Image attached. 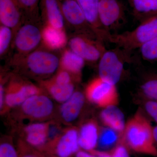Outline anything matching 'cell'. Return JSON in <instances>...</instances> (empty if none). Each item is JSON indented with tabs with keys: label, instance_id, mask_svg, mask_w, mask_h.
Wrapping results in <instances>:
<instances>
[{
	"label": "cell",
	"instance_id": "obj_15",
	"mask_svg": "<svg viewBox=\"0 0 157 157\" xmlns=\"http://www.w3.org/2000/svg\"><path fill=\"white\" fill-rule=\"evenodd\" d=\"M68 42L65 29L55 28L44 24L42 28V46L48 50L56 51L64 48Z\"/></svg>",
	"mask_w": 157,
	"mask_h": 157
},
{
	"label": "cell",
	"instance_id": "obj_6",
	"mask_svg": "<svg viewBox=\"0 0 157 157\" xmlns=\"http://www.w3.org/2000/svg\"><path fill=\"white\" fill-rule=\"evenodd\" d=\"M69 48L85 62L99 61L107 50L104 42L86 34L74 33L68 40Z\"/></svg>",
	"mask_w": 157,
	"mask_h": 157
},
{
	"label": "cell",
	"instance_id": "obj_20",
	"mask_svg": "<svg viewBox=\"0 0 157 157\" xmlns=\"http://www.w3.org/2000/svg\"><path fill=\"white\" fill-rule=\"evenodd\" d=\"M40 83L51 97L59 103H63L67 101L75 92L73 82L67 84H58L50 79L42 80Z\"/></svg>",
	"mask_w": 157,
	"mask_h": 157
},
{
	"label": "cell",
	"instance_id": "obj_30",
	"mask_svg": "<svg viewBox=\"0 0 157 157\" xmlns=\"http://www.w3.org/2000/svg\"><path fill=\"white\" fill-rule=\"evenodd\" d=\"M73 78L70 73L60 69L54 77L51 79L58 84H67L73 82Z\"/></svg>",
	"mask_w": 157,
	"mask_h": 157
},
{
	"label": "cell",
	"instance_id": "obj_14",
	"mask_svg": "<svg viewBox=\"0 0 157 157\" xmlns=\"http://www.w3.org/2000/svg\"><path fill=\"white\" fill-rule=\"evenodd\" d=\"M40 14L44 24L65 29V21L59 0H40Z\"/></svg>",
	"mask_w": 157,
	"mask_h": 157
},
{
	"label": "cell",
	"instance_id": "obj_27",
	"mask_svg": "<svg viewBox=\"0 0 157 157\" xmlns=\"http://www.w3.org/2000/svg\"><path fill=\"white\" fill-rule=\"evenodd\" d=\"M139 49L144 59L151 61L157 60V38L144 43Z\"/></svg>",
	"mask_w": 157,
	"mask_h": 157
},
{
	"label": "cell",
	"instance_id": "obj_21",
	"mask_svg": "<svg viewBox=\"0 0 157 157\" xmlns=\"http://www.w3.org/2000/svg\"><path fill=\"white\" fill-rule=\"evenodd\" d=\"M98 133L95 123L89 121L84 124L78 134L79 147L85 150L92 151L98 142Z\"/></svg>",
	"mask_w": 157,
	"mask_h": 157
},
{
	"label": "cell",
	"instance_id": "obj_13",
	"mask_svg": "<svg viewBox=\"0 0 157 157\" xmlns=\"http://www.w3.org/2000/svg\"><path fill=\"white\" fill-rule=\"evenodd\" d=\"M23 20V14L17 0H0L1 25L11 29L14 35Z\"/></svg>",
	"mask_w": 157,
	"mask_h": 157
},
{
	"label": "cell",
	"instance_id": "obj_7",
	"mask_svg": "<svg viewBox=\"0 0 157 157\" xmlns=\"http://www.w3.org/2000/svg\"><path fill=\"white\" fill-rule=\"evenodd\" d=\"M86 95L90 101L100 107H107L117 104L118 98L115 85L99 76L88 85Z\"/></svg>",
	"mask_w": 157,
	"mask_h": 157
},
{
	"label": "cell",
	"instance_id": "obj_12",
	"mask_svg": "<svg viewBox=\"0 0 157 157\" xmlns=\"http://www.w3.org/2000/svg\"><path fill=\"white\" fill-rule=\"evenodd\" d=\"M85 17L98 39L102 42H107L110 33L103 29L99 18L100 0H76Z\"/></svg>",
	"mask_w": 157,
	"mask_h": 157
},
{
	"label": "cell",
	"instance_id": "obj_33",
	"mask_svg": "<svg viewBox=\"0 0 157 157\" xmlns=\"http://www.w3.org/2000/svg\"><path fill=\"white\" fill-rule=\"evenodd\" d=\"M111 157H130L127 148L123 145H119L114 149Z\"/></svg>",
	"mask_w": 157,
	"mask_h": 157
},
{
	"label": "cell",
	"instance_id": "obj_19",
	"mask_svg": "<svg viewBox=\"0 0 157 157\" xmlns=\"http://www.w3.org/2000/svg\"><path fill=\"white\" fill-rule=\"evenodd\" d=\"M48 124L38 122L30 124L25 128V139L31 146L39 147L48 140Z\"/></svg>",
	"mask_w": 157,
	"mask_h": 157
},
{
	"label": "cell",
	"instance_id": "obj_31",
	"mask_svg": "<svg viewBox=\"0 0 157 157\" xmlns=\"http://www.w3.org/2000/svg\"><path fill=\"white\" fill-rule=\"evenodd\" d=\"M145 108L149 115L157 123V102L149 101L146 103Z\"/></svg>",
	"mask_w": 157,
	"mask_h": 157
},
{
	"label": "cell",
	"instance_id": "obj_9",
	"mask_svg": "<svg viewBox=\"0 0 157 157\" xmlns=\"http://www.w3.org/2000/svg\"><path fill=\"white\" fill-rule=\"evenodd\" d=\"M41 93V88L36 85L15 76L6 89L5 104L10 108L21 106L28 98Z\"/></svg>",
	"mask_w": 157,
	"mask_h": 157
},
{
	"label": "cell",
	"instance_id": "obj_36",
	"mask_svg": "<svg viewBox=\"0 0 157 157\" xmlns=\"http://www.w3.org/2000/svg\"><path fill=\"white\" fill-rule=\"evenodd\" d=\"M92 153L97 157H111V155L104 151H94Z\"/></svg>",
	"mask_w": 157,
	"mask_h": 157
},
{
	"label": "cell",
	"instance_id": "obj_37",
	"mask_svg": "<svg viewBox=\"0 0 157 157\" xmlns=\"http://www.w3.org/2000/svg\"><path fill=\"white\" fill-rule=\"evenodd\" d=\"M20 157H40L39 155L33 153H23Z\"/></svg>",
	"mask_w": 157,
	"mask_h": 157
},
{
	"label": "cell",
	"instance_id": "obj_23",
	"mask_svg": "<svg viewBox=\"0 0 157 157\" xmlns=\"http://www.w3.org/2000/svg\"><path fill=\"white\" fill-rule=\"evenodd\" d=\"M101 120L110 128L122 132L125 127L124 117L120 109L115 106H109L101 113Z\"/></svg>",
	"mask_w": 157,
	"mask_h": 157
},
{
	"label": "cell",
	"instance_id": "obj_16",
	"mask_svg": "<svg viewBox=\"0 0 157 157\" xmlns=\"http://www.w3.org/2000/svg\"><path fill=\"white\" fill-rule=\"evenodd\" d=\"M85 61L71 50L65 48L60 57V69L68 72L74 80L79 81Z\"/></svg>",
	"mask_w": 157,
	"mask_h": 157
},
{
	"label": "cell",
	"instance_id": "obj_2",
	"mask_svg": "<svg viewBox=\"0 0 157 157\" xmlns=\"http://www.w3.org/2000/svg\"><path fill=\"white\" fill-rule=\"evenodd\" d=\"M125 138L128 145L135 151L157 155L152 128L140 113H137L127 124Z\"/></svg>",
	"mask_w": 157,
	"mask_h": 157
},
{
	"label": "cell",
	"instance_id": "obj_11",
	"mask_svg": "<svg viewBox=\"0 0 157 157\" xmlns=\"http://www.w3.org/2000/svg\"><path fill=\"white\" fill-rule=\"evenodd\" d=\"M23 113L31 118L42 119L50 116L54 110L53 102L42 93L31 96L21 105Z\"/></svg>",
	"mask_w": 157,
	"mask_h": 157
},
{
	"label": "cell",
	"instance_id": "obj_8",
	"mask_svg": "<svg viewBox=\"0 0 157 157\" xmlns=\"http://www.w3.org/2000/svg\"><path fill=\"white\" fill-rule=\"evenodd\" d=\"M59 2L65 23L74 31V33L86 34L98 39L76 0H59Z\"/></svg>",
	"mask_w": 157,
	"mask_h": 157
},
{
	"label": "cell",
	"instance_id": "obj_32",
	"mask_svg": "<svg viewBox=\"0 0 157 157\" xmlns=\"http://www.w3.org/2000/svg\"><path fill=\"white\" fill-rule=\"evenodd\" d=\"M60 128L58 125L55 124H49L48 129V139L55 140L59 136Z\"/></svg>",
	"mask_w": 157,
	"mask_h": 157
},
{
	"label": "cell",
	"instance_id": "obj_4",
	"mask_svg": "<svg viewBox=\"0 0 157 157\" xmlns=\"http://www.w3.org/2000/svg\"><path fill=\"white\" fill-rule=\"evenodd\" d=\"M42 20L24 19L14 35L13 56H24L39 48L42 42Z\"/></svg>",
	"mask_w": 157,
	"mask_h": 157
},
{
	"label": "cell",
	"instance_id": "obj_25",
	"mask_svg": "<svg viewBox=\"0 0 157 157\" xmlns=\"http://www.w3.org/2000/svg\"><path fill=\"white\" fill-rule=\"evenodd\" d=\"M14 34L11 29L1 25L0 26V56L3 57L12 46Z\"/></svg>",
	"mask_w": 157,
	"mask_h": 157
},
{
	"label": "cell",
	"instance_id": "obj_24",
	"mask_svg": "<svg viewBox=\"0 0 157 157\" xmlns=\"http://www.w3.org/2000/svg\"><path fill=\"white\" fill-rule=\"evenodd\" d=\"M24 15V19L42 20L40 0H17Z\"/></svg>",
	"mask_w": 157,
	"mask_h": 157
},
{
	"label": "cell",
	"instance_id": "obj_35",
	"mask_svg": "<svg viewBox=\"0 0 157 157\" xmlns=\"http://www.w3.org/2000/svg\"><path fill=\"white\" fill-rule=\"evenodd\" d=\"M76 157H97L94 154H90L86 152L78 151L76 153Z\"/></svg>",
	"mask_w": 157,
	"mask_h": 157
},
{
	"label": "cell",
	"instance_id": "obj_22",
	"mask_svg": "<svg viewBox=\"0 0 157 157\" xmlns=\"http://www.w3.org/2000/svg\"><path fill=\"white\" fill-rule=\"evenodd\" d=\"M133 14L142 21L149 17L157 15V0H128Z\"/></svg>",
	"mask_w": 157,
	"mask_h": 157
},
{
	"label": "cell",
	"instance_id": "obj_5",
	"mask_svg": "<svg viewBox=\"0 0 157 157\" xmlns=\"http://www.w3.org/2000/svg\"><path fill=\"white\" fill-rule=\"evenodd\" d=\"M129 52L118 47L106 50L99 61V77L112 84L117 83L123 72L125 60L128 59Z\"/></svg>",
	"mask_w": 157,
	"mask_h": 157
},
{
	"label": "cell",
	"instance_id": "obj_28",
	"mask_svg": "<svg viewBox=\"0 0 157 157\" xmlns=\"http://www.w3.org/2000/svg\"><path fill=\"white\" fill-rule=\"evenodd\" d=\"M141 90L148 98L157 100V79L146 81L141 86Z\"/></svg>",
	"mask_w": 157,
	"mask_h": 157
},
{
	"label": "cell",
	"instance_id": "obj_34",
	"mask_svg": "<svg viewBox=\"0 0 157 157\" xmlns=\"http://www.w3.org/2000/svg\"><path fill=\"white\" fill-rule=\"evenodd\" d=\"M5 94H6V89H5L3 81H1L0 84V108L2 109L5 104Z\"/></svg>",
	"mask_w": 157,
	"mask_h": 157
},
{
	"label": "cell",
	"instance_id": "obj_29",
	"mask_svg": "<svg viewBox=\"0 0 157 157\" xmlns=\"http://www.w3.org/2000/svg\"><path fill=\"white\" fill-rule=\"evenodd\" d=\"M0 157H19L13 144L4 141L0 145Z\"/></svg>",
	"mask_w": 157,
	"mask_h": 157
},
{
	"label": "cell",
	"instance_id": "obj_26",
	"mask_svg": "<svg viewBox=\"0 0 157 157\" xmlns=\"http://www.w3.org/2000/svg\"><path fill=\"white\" fill-rule=\"evenodd\" d=\"M117 134L115 130L110 128H105L101 131L98 143L103 148H108L114 145L117 140Z\"/></svg>",
	"mask_w": 157,
	"mask_h": 157
},
{
	"label": "cell",
	"instance_id": "obj_38",
	"mask_svg": "<svg viewBox=\"0 0 157 157\" xmlns=\"http://www.w3.org/2000/svg\"><path fill=\"white\" fill-rule=\"evenodd\" d=\"M153 134L155 144L157 145V126L155 127L153 129Z\"/></svg>",
	"mask_w": 157,
	"mask_h": 157
},
{
	"label": "cell",
	"instance_id": "obj_17",
	"mask_svg": "<svg viewBox=\"0 0 157 157\" xmlns=\"http://www.w3.org/2000/svg\"><path fill=\"white\" fill-rule=\"evenodd\" d=\"M79 147L77 130L74 128L68 129L58 140L56 153L58 157H70L76 153Z\"/></svg>",
	"mask_w": 157,
	"mask_h": 157
},
{
	"label": "cell",
	"instance_id": "obj_1",
	"mask_svg": "<svg viewBox=\"0 0 157 157\" xmlns=\"http://www.w3.org/2000/svg\"><path fill=\"white\" fill-rule=\"evenodd\" d=\"M41 45L24 56H13L10 65L22 74L44 78L53 75L59 68L60 57L56 53Z\"/></svg>",
	"mask_w": 157,
	"mask_h": 157
},
{
	"label": "cell",
	"instance_id": "obj_18",
	"mask_svg": "<svg viewBox=\"0 0 157 157\" xmlns=\"http://www.w3.org/2000/svg\"><path fill=\"white\" fill-rule=\"evenodd\" d=\"M84 95L80 91H75L67 101L62 103L60 113L63 120L72 122L78 117L84 104Z\"/></svg>",
	"mask_w": 157,
	"mask_h": 157
},
{
	"label": "cell",
	"instance_id": "obj_10",
	"mask_svg": "<svg viewBox=\"0 0 157 157\" xmlns=\"http://www.w3.org/2000/svg\"><path fill=\"white\" fill-rule=\"evenodd\" d=\"M123 6L118 0H100L99 18L103 29L109 33L124 21Z\"/></svg>",
	"mask_w": 157,
	"mask_h": 157
},
{
	"label": "cell",
	"instance_id": "obj_3",
	"mask_svg": "<svg viewBox=\"0 0 157 157\" xmlns=\"http://www.w3.org/2000/svg\"><path fill=\"white\" fill-rule=\"evenodd\" d=\"M157 38V15L144 20L136 28L121 33L111 34L107 42L128 52Z\"/></svg>",
	"mask_w": 157,
	"mask_h": 157
}]
</instances>
